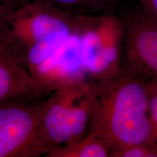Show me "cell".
Wrapping results in <instances>:
<instances>
[{
    "label": "cell",
    "instance_id": "obj_1",
    "mask_svg": "<svg viewBox=\"0 0 157 157\" xmlns=\"http://www.w3.org/2000/svg\"><path fill=\"white\" fill-rule=\"evenodd\" d=\"M147 89L148 82L123 67L111 77L89 83L88 132L106 143L110 154L133 145L157 144Z\"/></svg>",
    "mask_w": 157,
    "mask_h": 157
},
{
    "label": "cell",
    "instance_id": "obj_2",
    "mask_svg": "<svg viewBox=\"0 0 157 157\" xmlns=\"http://www.w3.org/2000/svg\"><path fill=\"white\" fill-rule=\"evenodd\" d=\"M123 28L122 67L146 82L157 81V23L140 8L119 15Z\"/></svg>",
    "mask_w": 157,
    "mask_h": 157
},
{
    "label": "cell",
    "instance_id": "obj_3",
    "mask_svg": "<svg viewBox=\"0 0 157 157\" xmlns=\"http://www.w3.org/2000/svg\"><path fill=\"white\" fill-rule=\"evenodd\" d=\"M88 84L62 87L53 92L47 100L29 157L45 156L52 149L71 142L68 113L76 100L87 90Z\"/></svg>",
    "mask_w": 157,
    "mask_h": 157
},
{
    "label": "cell",
    "instance_id": "obj_4",
    "mask_svg": "<svg viewBox=\"0 0 157 157\" xmlns=\"http://www.w3.org/2000/svg\"><path fill=\"white\" fill-rule=\"evenodd\" d=\"M46 102L0 103V157H29Z\"/></svg>",
    "mask_w": 157,
    "mask_h": 157
},
{
    "label": "cell",
    "instance_id": "obj_5",
    "mask_svg": "<svg viewBox=\"0 0 157 157\" xmlns=\"http://www.w3.org/2000/svg\"><path fill=\"white\" fill-rule=\"evenodd\" d=\"M21 98H40L23 59L10 45L0 41V103Z\"/></svg>",
    "mask_w": 157,
    "mask_h": 157
},
{
    "label": "cell",
    "instance_id": "obj_6",
    "mask_svg": "<svg viewBox=\"0 0 157 157\" xmlns=\"http://www.w3.org/2000/svg\"><path fill=\"white\" fill-rule=\"evenodd\" d=\"M110 148L101 138L87 132L83 140L58 146L49 151L45 157H107Z\"/></svg>",
    "mask_w": 157,
    "mask_h": 157
},
{
    "label": "cell",
    "instance_id": "obj_7",
    "mask_svg": "<svg viewBox=\"0 0 157 157\" xmlns=\"http://www.w3.org/2000/svg\"><path fill=\"white\" fill-rule=\"evenodd\" d=\"M76 14L99 15L113 13L119 0H40Z\"/></svg>",
    "mask_w": 157,
    "mask_h": 157
},
{
    "label": "cell",
    "instance_id": "obj_8",
    "mask_svg": "<svg viewBox=\"0 0 157 157\" xmlns=\"http://www.w3.org/2000/svg\"><path fill=\"white\" fill-rule=\"evenodd\" d=\"M109 157H157V144L133 145L111 153Z\"/></svg>",
    "mask_w": 157,
    "mask_h": 157
},
{
    "label": "cell",
    "instance_id": "obj_9",
    "mask_svg": "<svg viewBox=\"0 0 157 157\" xmlns=\"http://www.w3.org/2000/svg\"><path fill=\"white\" fill-rule=\"evenodd\" d=\"M148 98L151 117L155 128L157 140V81L148 82Z\"/></svg>",
    "mask_w": 157,
    "mask_h": 157
},
{
    "label": "cell",
    "instance_id": "obj_10",
    "mask_svg": "<svg viewBox=\"0 0 157 157\" xmlns=\"http://www.w3.org/2000/svg\"><path fill=\"white\" fill-rule=\"evenodd\" d=\"M28 2L27 0H0V19L7 17Z\"/></svg>",
    "mask_w": 157,
    "mask_h": 157
},
{
    "label": "cell",
    "instance_id": "obj_11",
    "mask_svg": "<svg viewBox=\"0 0 157 157\" xmlns=\"http://www.w3.org/2000/svg\"><path fill=\"white\" fill-rule=\"evenodd\" d=\"M142 7L151 18L157 23V0H138Z\"/></svg>",
    "mask_w": 157,
    "mask_h": 157
}]
</instances>
